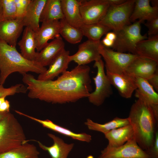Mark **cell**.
I'll return each mask as SVG.
<instances>
[{
  "label": "cell",
  "mask_w": 158,
  "mask_h": 158,
  "mask_svg": "<svg viewBox=\"0 0 158 158\" xmlns=\"http://www.w3.org/2000/svg\"><path fill=\"white\" fill-rule=\"evenodd\" d=\"M90 68L77 65L67 71L55 80H40L27 73L22 75L28 96L52 104L75 102L88 97L92 90Z\"/></svg>",
  "instance_id": "1"
},
{
  "label": "cell",
  "mask_w": 158,
  "mask_h": 158,
  "mask_svg": "<svg viewBox=\"0 0 158 158\" xmlns=\"http://www.w3.org/2000/svg\"><path fill=\"white\" fill-rule=\"evenodd\" d=\"M128 118L138 145L147 151L154 144L158 118L149 104L140 99H138L132 105Z\"/></svg>",
  "instance_id": "2"
},
{
  "label": "cell",
  "mask_w": 158,
  "mask_h": 158,
  "mask_svg": "<svg viewBox=\"0 0 158 158\" xmlns=\"http://www.w3.org/2000/svg\"><path fill=\"white\" fill-rule=\"evenodd\" d=\"M47 69L34 61L25 59L16 47L0 40V85H3L8 77L14 72L23 75L30 72L40 74Z\"/></svg>",
  "instance_id": "3"
},
{
  "label": "cell",
  "mask_w": 158,
  "mask_h": 158,
  "mask_svg": "<svg viewBox=\"0 0 158 158\" xmlns=\"http://www.w3.org/2000/svg\"><path fill=\"white\" fill-rule=\"evenodd\" d=\"M21 124L8 112L0 121V153L27 142Z\"/></svg>",
  "instance_id": "4"
},
{
  "label": "cell",
  "mask_w": 158,
  "mask_h": 158,
  "mask_svg": "<svg viewBox=\"0 0 158 158\" xmlns=\"http://www.w3.org/2000/svg\"><path fill=\"white\" fill-rule=\"evenodd\" d=\"M141 24L137 20L115 32L116 37L112 49L121 52L135 54L137 44L148 38L147 34H141Z\"/></svg>",
  "instance_id": "5"
},
{
  "label": "cell",
  "mask_w": 158,
  "mask_h": 158,
  "mask_svg": "<svg viewBox=\"0 0 158 158\" xmlns=\"http://www.w3.org/2000/svg\"><path fill=\"white\" fill-rule=\"evenodd\" d=\"M135 0H126L118 5L110 6L105 14L98 23L113 31H117L131 24L130 18Z\"/></svg>",
  "instance_id": "6"
},
{
  "label": "cell",
  "mask_w": 158,
  "mask_h": 158,
  "mask_svg": "<svg viewBox=\"0 0 158 158\" xmlns=\"http://www.w3.org/2000/svg\"><path fill=\"white\" fill-rule=\"evenodd\" d=\"M104 64L101 59L95 61L94 67L97 69L96 75L93 78L95 89L87 97L90 103L97 106L102 104L113 93L112 85L105 72Z\"/></svg>",
  "instance_id": "7"
},
{
  "label": "cell",
  "mask_w": 158,
  "mask_h": 158,
  "mask_svg": "<svg viewBox=\"0 0 158 158\" xmlns=\"http://www.w3.org/2000/svg\"><path fill=\"white\" fill-rule=\"evenodd\" d=\"M100 53L105 61L106 71L117 74H124L130 63L138 56L130 53L116 51L102 44Z\"/></svg>",
  "instance_id": "8"
},
{
  "label": "cell",
  "mask_w": 158,
  "mask_h": 158,
  "mask_svg": "<svg viewBox=\"0 0 158 158\" xmlns=\"http://www.w3.org/2000/svg\"><path fill=\"white\" fill-rule=\"evenodd\" d=\"M98 158H151L138 145L135 138L116 147L107 146Z\"/></svg>",
  "instance_id": "9"
},
{
  "label": "cell",
  "mask_w": 158,
  "mask_h": 158,
  "mask_svg": "<svg viewBox=\"0 0 158 158\" xmlns=\"http://www.w3.org/2000/svg\"><path fill=\"white\" fill-rule=\"evenodd\" d=\"M109 6L108 0H81L80 11L84 24L98 23Z\"/></svg>",
  "instance_id": "10"
},
{
  "label": "cell",
  "mask_w": 158,
  "mask_h": 158,
  "mask_svg": "<svg viewBox=\"0 0 158 158\" xmlns=\"http://www.w3.org/2000/svg\"><path fill=\"white\" fill-rule=\"evenodd\" d=\"M102 44L101 41L87 40L80 44L77 52L70 55V62L73 61L77 65H85L101 59L100 50Z\"/></svg>",
  "instance_id": "11"
},
{
  "label": "cell",
  "mask_w": 158,
  "mask_h": 158,
  "mask_svg": "<svg viewBox=\"0 0 158 158\" xmlns=\"http://www.w3.org/2000/svg\"><path fill=\"white\" fill-rule=\"evenodd\" d=\"M158 64L154 61L138 56L129 65L124 74L147 80L158 71Z\"/></svg>",
  "instance_id": "12"
},
{
  "label": "cell",
  "mask_w": 158,
  "mask_h": 158,
  "mask_svg": "<svg viewBox=\"0 0 158 158\" xmlns=\"http://www.w3.org/2000/svg\"><path fill=\"white\" fill-rule=\"evenodd\" d=\"M24 26L22 18L2 20L0 22V40L16 47Z\"/></svg>",
  "instance_id": "13"
},
{
  "label": "cell",
  "mask_w": 158,
  "mask_h": 158,
  "mask_svg": "<svg viewBox=\"0 0 158 158\" xmlns=\"http://www.w3.org/2000/svg\"><path fill=\"white\" fill-rule=\"evenodd\" d=\"M111 84L118 90L121 96L130 98L137 89L135 78L125 74H117L106 72Z\"/></svg>",
  "instance_id": "14"
},
{
  "label": "cell",
  "mask_w": 158,
  "mask_h": 158,
  "mask_svg": "<svg viewBox=\"0 0 158 158\" xmlns=\"http://www.w3.org/2000/svg\"><path fill=\"white\" fill-rule=\"evenodd\" d=\"M59 20L42 23L38 30L35 32L36 49L40 51L48 43V42L60 36Z\"/></svg>",
  "instance_id": "15"
},
{
  "label": "cell",
  "mask_w": 158,
  "mask_h": 158,
  "mask_svg": "<svg viewBox=\"0 0 158 158\" xmlns=\"http://www.w3.org/2000/svg\"><path fill=\"white\" fill-rule=\"evenodd\" d=\"M137 87L135 96L147 103L150 107L155 116L158 118V94L147 80L140 77H135Z\"/></svg>",
  "instance_id": "16"
},
{
  "label": "cell",
  "mask_w": 158,
  "mask_h": 158,
  "mask_svg": "<svg viewBox=\"0 0 158 158\" xmlns=\"http://www.w3.org/2000/svg\"><path fill=\"white\" fill-rule=\"evenodd\" d=\"M70 55L69 51L64 49L52 61L49 68L43 73L39 74L37 79L43 80H53L66 71L71 62Z\"/></svg>",
  "instance_id": "17"
},
{
  "label": "cell",
  "mask_w": 158,
  "mask_h": 158,
  "mask_svg": "<svg viewBox=\"0 0 158 158\" xmlns=\"http://www.w3.org/2000/svg\"><path fill=\"white\" fill-rule=\"evenodd\" d=\"M65 43L61 37L54 39L40 51L37 52L34 61L41 66H49L64 49Z\"/></svg>",
  "instance_id": "18"
},
{
  "label": "cell",
  "mask_w": 158,
  "mask_h": 158,
  "mask_svg": "<svg viewBox=\"0 0 158 158\" xmlns=\"http://www.w3.org/2000/svg\"><path fill=\"white\" fill-rule=\"evenodd\" d=\"M16 112L39 123L44 127L47 128L65 136L83 142H89L92 140L91 136L86 133H76L67 128L56 124L49 119L41 120L30 116L18 110Z\"/></svg>",
  "instance_id": "19"
},
{
  "label": "cell",
  "mask_w": 158,
  "mask_h": 158,
  "mask_svg": "<svg viewBox=\"0 0 158 158\" xmlns=\"http://www.w3.org/2000/svg\"><path fill=\"white\" fill-rule=\"evenodd\" d=\"M81 1V0H61L64 19L70 25L79 28L84 25L80 11Z\"/></svg>",
  "instance_id": "20"
},
{
  "label": "cell",
  "mask_w": 158,
  "mask_h": 158,
  "mask_svg": "<svg viewBox=\"0 0 158 158\" xmlns=\"http://www.w3.org/2000/svg\"><path fill=\"white\" fill-rule=\"evenodd\" d=\"M150 0H135L130 18V22L139 21L141 23L158 16V6H152Z\"/></svg>",
  "instance_id": "21"
},
{
  "label": "cell",
  "mask_w": 158,
  "mask_h": 158,
  "mask_svg": "<svg viewBox=\"0 0 158 158\" xmlns=\"http://www.w3.org/2000/svg\"><path fill=\"white\" fill-rule=\"evenodd\" d=\"M48 135L53 141V144L50 146H47L39 141L37 142L40 147L48 152L52 158H67L74 145L73 143L67 144L61 138L51 133Z\"/></svg>",
  "instance_id": "22"
},
{
  "label": "cell",
  "mask_w": 158,
  "mask_h": 158,
  "mask_svg": "<svg viewBox=\"0 0 158 158\" xmlns=\"http://www.w3.org/2000/svg\"><path fill=\"white\" fill-rule=\"evenodd\" d=\"M46 0H32L22 18L24 26L30 27L35 32L40 28V17Z\"/></svg>",
  "instance_id": "23"
},
{
  "label": "cell",
  "mask_w": 158,
  "mask_h": 158,
  "mask_svg": "<svg viewBox=\"0 0 158 158\" xmlns=\"http://www.w3.org/2000/svg\"><path fill=\"white\" fill-rule=\"evenodd\" d=\"M108 140L107 147H118L134 138L133 128L130 124L113 129L104 134Z\"/></svg>",
  "instance_id": "24"
},
{
  "label": "cell",
  "mask_w": 158,
  "mask_h": 158,
  "mask_svg": "<svg viewBox=\"0 0 158 158\" xmlns=\"http://www.w3.org/2000/svg\"><path fill=\"white\" fill-rule=\"evenodd\" d=\"M35 32L30 28L26 27L21 39L18 43L20 54L25 59L34 61L37 52L35 37Z\"/></svg>",
  "instance_id": "25"
},
{
  "label": "cell",
  "mask_w": 158,
  "mask_h": 158,
  "mask_svg": "<svg viewBox=\"0 0 158 158\" xmlns=\"http://www.w3.org/2000/svg\"><path fill=\"white\" fill-rule=\"evenodd\" d=\"M135 54L158 62V35L148 37L137 44Z\"/></svg>",
  "instance_id": "26"
},
{
  "label": "cell",
  "mask_w": 158,
  "mask_h": 158,
  "mask_svg": "<svg viewBox=\"0 0 158 158\" xmlns=\"http://www.w3.org/2000/svg\"><path fill=\"white\" fill-rule=\"evenodd\" d=\"M64 18L61 0H47L40 18V22L44 23Z\"/></svg>",
  "instance_id": "27"
},
{
  "label": "cell",
  "mask_w": 158,
  "mask_h": 158,
  "mask_svg": "<svg viewBox=\"0 0 158 158\" xmlns=\"http://www.w3.org/2000/svg\"><path fill=\"white\" fill-rule=\"evenodd\" d=\"M40 154L33 144L26 142L7 151L0 153V158H33Z\"/></svg>",
  "instance_id": "28"
},
{
  "label": "cell",
  "mask_w": 158,
  "mask_h": 158,
  "mask_svg": "<svg viewBox=\"0 0 158 158\" xmlns=\"http://www.w3.org/2000/svg\"><path fill=\"white\" fill-rule=\"evenodd\" d=\"M85 124L90 130L101 132L104 134L114 129L130 124L129 120L126 118L116 117L112 120L104 124L94 122L90 119H87Z\"/></svg>",
  "instance_id": "29"
},
{
  "label": "cell",
  "mask_w": 158,
  "mask_h": 158,
  "mask_svg": "<svg viewBox=\"0 0 158 158\" xmlns=\"http://www.w3.org/2000/svg\"><path fill=\"white\" fill-rule=\"evenodd\" d=\"M60 35L71 44H74L80 42L84 36L80 29L70 25L64 18L60 20Z\"/></svg>",
  "instance_id": "30"
},
{
  "label": "cell",
  "mask_w": 158,
  "mask_h": 158,
  "mask_svg": "<svg viewBox=\"0 0 158 158\" xmlns=\"http://www.w3.org/2000/svg\"><path fill=\"white\" fill-rule=\"evenodd\" d=\"M83 36L88 40L94 41H100V39L104 35L111 30L106 26L99 23L84 24L80 28Z\"/></svg>",
  "instance_id": "31"
},
{
  "label": "cell",
  "mask_w": 158,
  "mask_h": 158,
  "mask_svg": "<svg viewBox=\"0 0 158 158\" xmlns=\"http://www.w3.org/2000/svg\"><path fill=\"white\" fill-rule=\"evenodd\" d=\"M3 9V20H11L17 18L15 0H1Z\"/></svg>",
  "instance_id": "32"
},
{
  "label": "cell",
  "mask_w": 158,
  "mask_h": 158,
  "mask_svg": "<svg viewBox=\"0 0 158 158\" xmlns=\"http://www.w3.org/2000/svg\"><path fill=\"white\" fill-rule=\"evenodd\" d=\"M32 0H15L16 7L17 18H22L26 13Z\"/></svg>",
  "instance_id": "33"
},
{
  "label": "cell",
  "mask_w": 158,
  "mask_h": 158,
  "mask_svg": "<svg viewBox=\"0 0 158 158\" xmlns=\"http://www.w3.org/2000/svg\"><path fill=\"white\" fill-rule=\"evenodd\" d=\"M145 25L148 29V37L158 35V16L147 21Z\"/></svg>",
  "instance_id": "34"
},
{
  "label": "cell",
  "mask_w": 158,
  "mask_h": 158,
  "mask_svg": "<svg viewBox=\"0 0 158 158\" xmlns=\"http://www.w3.org/2000/svg\"><path fill=\"white\" fill-rule=\"evenodd\" d=\"M145 152L151 158H158V133L156 132L154 144L151 148Z\"/></svg>",
  "instance_id": "35"
},
{
  "label": "cell",
  "mask_w": 158,
  "mask_h": 158,
  "mask_svg": "<svg viewBox=\"0 0 158 158\" xmlns=\"http://www.w3.org/2000/svg\"><path fill=\"white\" fill-rule=\"evenodd\" d=\"M147 80L154 89L158 91V71Z\"/></svg>",
  "instance_id": "36"
},
{
  "label": "cell",
  "mask_w": 158,
  "mask_h": 158,
  "mask_svg": "<svg viewBox=\"0 0 158 158\" xmlns=\"http://www.w3.org/2000/svg\"><path fill=\"white\" fill-rule=\"evenodd\" d=\"M10 107V102L5 99L0 106V112H9Z\"/></svg>",
  "instance_id": "37"
},
{
  "label": "cell",
  "mask_w": 158,
  "mask_h": 158,
  "mask_svg": "<svg viewBox=\"0 0 158 158\" xmlns=\"http://www.w3.org/2000/svg\"><path fill=\"white\" fill-rule=\"evenodd\" d=\"M101 42L104 46L111 48L113 47L114 42L109 40L105 37Z\"/></svg>",
  "instance_id": "38"
},
{
  "label": "cell",
  "mask_w": 158,
  "mask_h": 158,
  "mask_svg": "<svg viewBox=\"0 0 158 158\" xmlns=\"http://www.w3.org/2000/svg\"><path fill=\"white\" fill-rule=\"evenodd\" d=\"M106 38L109 40L114 42L116 40V33L114 32H109L106 34Z\"/></svg>",
  "instance_id": "39"
},
{
  "label": "cell",
  "mask_w": 158,
  "mask_h": 158,
  "mask_svg": "<svg viewBox=\"0 0 158 158\" xmlns=\"http://www.w3.org/2000/svg\"><path fill=\"white\" fill-rule=\"evenodd\" d=\"M126 0H108L110 6H116L124 2Z\"/></svg>",
  "instance_id": "40"
},
{
  "label": "cell",
  "mask_w": 158,
  "mask_h": 158,
  "mask_svg": "<svg viewBox=\"0 0 158 158\" xmlns=\"http://www.w3.org/2000/svg\"><path fill=\"white\" fill-rule=\"evenodd\" d=\"M11 91L8 89L0 90V97L3 96H11Z\"/></svg>",
  "instance_id": "41"
},
{
  "label": "cell",
  "mask_w": 158,
  "mask_h": 158,
  "mask_svg": "<svg viewBox=\"0 0 158 158\" xmlns=\"http://www.w3.org/2000/svg\"><path fill=\"white\" fill-rule=\"evenodd\" d=\"M3 20V9L1 0H0V22Z\"/></svg>",
  "instance_id": "42"
},
{
  "label": "cell",
  "mask_w": 158,
  "mask_h": 158,
  "mask_svg": "<svg viewBox=\"0 0 158 158\" xmlns=\"http://www.w3.org/2000/svg\"><path fill=\"white\" fill-rule=\"evenodd\" d=\"M8 112H0V121L3 118Z\"/></svg>",
  "instance_id": "43"
},
{
  "label": "cell",
  "mask_w": 158,
  "mask_h": 158,
  "mask_svg": "<svg viewBox=\"0 0 158 158\" xmlns=\"http://www.w3.org/2000/svg\"><path fill=\"white\" fill-rule=\"evenodd\" d=\"M151 1L152 2V6H158V0H152Z\"/></svg>",
  "instance_id": "44"
},
{
  "label": "cell",
  "mask_w": 158,
  "mask_h": 158,
  "mask_svg": "<svg viewBox=\"0 0 158 158\" xmlns=\"http://www.w3.org/2000/svg\"><path fill=\"white\" fill-rule=\"evenodd\" d=\"M6 96H3L0 97V106L2 102L6 99Z\"/></svg>",
  "instance_id": "45"
},
{
  "label": "cell",
  "mask_w": 158,
  "mask_h": 158,
  "mask_svg": "<svg viewBox=\"0 0 158 158\" xmlns=\"http://www.w3.org/2000/svg\"><path fill=\"white\" fill-rule=\"evenodd\" d=\"M33 158H39V156H38V157H34Z\"/></svg>",
  "instance_id": "46"
}]
</instances>
